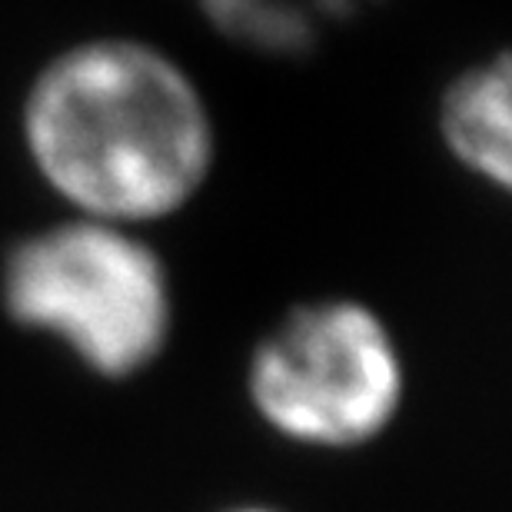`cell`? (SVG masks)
<instances>
[{
    "label": "cell",
    "instance_id": "1",
    "mask_svg": "<svg viewBox=\"0 0 512 512\" xmlns=\"http://www.w3.org/2000/svg\"><path fill=\"white\" fill-rule=\"evenodd\" d=\"M17 143L57 213L157 233L217 177L220 124L170 47L100 30L54 47L17 97Z\"/></svg>",
    "mask_w": 512,
    "mask_h": 512
},
{
    "label": "cell",
    "instance_id": "2",
    "mask_svg": "<svg viewBox=\"0 0 512 512\" xmlns=\"http://www.w3.org/2000/svg\"><path fill=\"white\" fill-rule=\"evenodd\" d=\"M0 316L90 380L120 386L167 360L180 300L150 230L57 213L7 240Z\"/></svg>",
    "mask_w": 512,
    "mask_h": 512
},
{
    "label": "cell",
    "instance_id": "3",
    "mask_svg": "<svg viewBox=\"0 0 512 512\" xmlns=\"http://www.w3.org/2000/svg\"><path fill=\"white\" fill-rule=\"evenodd\" d=\"M413 370L393 320L353 293L276 313L243 360V403L276 443L320 456L380 446L409 406Z\"/></svg>",
    "mask_w": 512,
    "mask_h": 512
},
{
    "label": "cell",
    "instance_id": "4",
    "mask_svg": "<svg viewBox=\"0 0 512 512\" xmlns=\"http://www.w3.org/2000/svg\"><path fill=\"white\" fill-rule=\"evenodd\" d=\"M433 127L439 147L469 180L509 193L512 183V67L509 54L459 67L439 90Z\"/></svg>",
    "mask_w": 512,
    "mask_h": 512
},
{
    "label": "cell",
    "instance_id": "5",
    "mask_svg": "<svg viewBox=\"0 0 512 512\" xmlns=\"http://www.w3.org/2000/svg\"><path fill=\"white\" fill-rule=\"evenodd\" d=\"M210 27L266 57H303L320 44L310 0H193Z\"/></svg>",
    "mask_w": 512,
    "mask_h": 512
},
{
    "label": "cell",
    "instance_id": "6",
    "mask_svg": "<svg viewBox=\"0 0 512 512\" xmlns=\"http://www.w3.org/2000/svg\"><path fill=\"white\" fill-rule=\"evenodd\" d=\"M223 512H283V509L263 506V503H243V506H230V509H223Z\"/></svg>",
    "mask_w": 512,
    "mask_h": 512
}]
</instances>
